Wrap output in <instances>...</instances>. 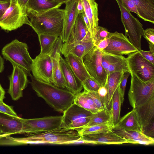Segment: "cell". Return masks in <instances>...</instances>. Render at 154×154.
<instances>
[{
	"instance_id": "1",
	"label": "cell",
	"mask_w": 154,
	"mask_h": 154,
	"mask_svg": "<svg viewBox=\"0 0 154 154\" xmlns=\"http://www.w3.org/2000/svg\"><path fill=\"white\" fill-rule=\"evenodd\" d=\"M81 142V136L77 131L60 127L43 133L29 134L23 138L10 136L2 140L4 145H18L38 143L66 144Z\"/></svg>"
},
{
	"instance_id": "2",
	"label": "cell",
	"mask_w": 154,
	"mask_h": 154,
	"mask_svg": "<svg viewBox=\"0 0 154 154\" xmlns=\"http://www.w3.org/2000/svg\"><path fill=\"white\" fill-rule=\"evenodd\" d=\"M30 84L37 95L55 111L63 112L74 103L75 94L52 84L39 81L31 74Z\"/></svg>"
},
{
	"instance_id": "3",
	"label": "cell",
	"mask_w": 154,
	"mask_h": 154,
	"mask_svg": "<svg viewBox=\"0 0 154 154\" xmlns=\"http://www.w3.org/2000/svg\"><path fill=\"white\" fill-rule=\"evenodd\" d=\"M30 26L37 35L44 33L61 36L63 32L64 9L59 8L38 13L26 9Z\"/></svg>"
},
{
	"instance_id": "4",
	"label": "cell",
	"mask_w": 154,
	"mask_h": 154,
	"mask_svg": "<svg viewBox=\"0 0 154 154\" xmlns=\"http://www.w3.org/2000/svg\"><path fill=\"white\" fill-rule=\"evenodd\" d=\"M2 54L13 66H17L22 69L28 75L31 74L33 59L29 55L26 43L17 39L13 40L3 47Z\"/></svg>"
},
{
	"instance_id": "5",
	"label": "cell",
	"mask_w": 154,
	"mask_h": 154,
	"mask_svg": "<svg viewBox=\"0 0 154 154\" xmlns=\"http://www.w3.org/2000/svg\"><path fill=\"white\" fill-rule=\"evenodd\" d=\"M130 88L128 95L130 103L133 109L142 105L154 96V77L144 82L131 72Z\"/></svg>"
},
{
	"instance_id": "6",
	"label": "cell",
	"mask_w": 154,
	"mask_h": 154,
	"mask_svg": "<svg viewBox=\"0 0 154 154\" xmlns=\"http://www.w3.org/2000/svg\"><path fill=\"white\" fill-rule=\"evenodd\" d=\"M24 24L30 26L26 12L23 9L17 0H10L8 7L0 17V27L4 30L11 31Z\"/></svg>"
},
{
	"instance_id": "7",
	"label": "cell",
	"mask_w": 154,
	"mask_h": 154,
	"mask_svg": "<svg viewBox=\"0 0 154 154\" xmlns=\"http://www.w3.org/2000/svg\"><path fill=\"white\" fill-rule=\"evenodd\" d=\"M116 0L120 11L125 35L128 37L131 43L140 51L141 49V40L144 30L143 25L124 7L121 0Z\"/></svg>"
},
{
	"instance_id": "8",
	"label": "cell",
	"mask_w": 154,
	"mask_h": 154,
	"mask_svg": "<svg viewBox=\"0 0 154 154\" xmlns=\"http://www.w3.org/2000/svg\"><path fill=\"white\" fill-rule=\"evenodd\" d=\"M103 53L94 46L83 58L85 66L91 76L101 86L106 85L107 78L102 64Z\"/></svg>"
},
{
	"instance_id": "9",
	"label": "cell",
	"mask_w": 154,
	"mask_h": 154,
	"mask_svg": "<svg viewBox=\"0 0 154 154\" xmlns=\"http://www.w3.org/2000/svg\"><path fill=\"white\" fill-rule=\"evenodd\" d=\"M92 115L73 103L63 112L61 127L78 132L87 124Z\"/></svg>"
},
{
	"instance_id": "10",
	"label": "cell",
	"mask_w": 154,
	"mask_h": 154,
	"mask_svg": "<svg viewBox=\"0 0 154 154\" xmlns=\"http://www.w3.org/2000/svg\"><path fill=\"white\" fill-rule=\"evenodd\" d=\"M126 59L130 73L144 82L154 77V64L144 58L139 51L130 54Z\"/></svg>"
},
{
	"instance_id": "11",
	"label": "cell",
	"mask_w": 154,
	"mask_h": 154,
	"mask_svg": "<svg viewBox=\"0 0 154 154\" xmlns=\"http://www.w3.org/2000/svg\"><path fill=\"white\" fill-rule=\"evenodd\" d=\"M53 58L50 54L40 53L33 59L31 71L36 79L53 84Z\"/></svg>"
},
{
	"instance_id": "12",
	"label": "cell",
	"mask_w": 154,
	"mask_h": 154,
	"mask_svg": "<svg viewBox=\"0 0 154 154\" xmlns=\"http://www.w3.org/2000/svg\"><path fill=\"white\" fill-rule=\"evenodd\" d=\"M62 116L20 120L26 125L28 134H38L51 131L61 127Z\"/></svg>"
},
{
	"instance_id": "13",
	"label": "cell",
	"mask_w": 154,
	"mask_h": 154,
	"mask_svg": "<svg viewBox=\"0 0 154 154\" xmlns=\"http://www.w3.org/2000/svg\"><path fill=\"white\" fill-rule=\"evenodd\" d=\"M138 51L126 35L117 31L112 33L108 46L102 51L105 53L121 56H128Z\"/></svg>"
},
{
	"instance_id": "14",
	"label": "cell",
	"mask_w": 154,
	"mask_h": 154,
	"mask_svg": "<svg viewBox=\"0 0 154 154\" xmlns=\"http://www.w3.org/2000/svg\"><path fill=\"white\" fill-rule=\"evenodd\" d=\"M12 73L9 76V86L8 93L14 100L19 99L23 96V91L28 82L26 72L19 67L14 66Z\"/></svg>"
},
{
	"instance_id": "15",
	"label": "cell",
	"mask_w": 154,
	"mask_h": 154,
	"mask_svg": "<svg viewBox=\"0 0 154 154\" xmlns=\"http://www.w3.org/2000/svg\"><path fill=\"white\" fill-rule=\"evenodd\" d=\"M82 142L86 144H121L128 143L127 140L114 132L112 130L95 134L81 136Z\"/></svg>"
},
{
	"instance_id": "16",
	"label": "cell",
	"mask_w": 154,
	"mask_h": 154,
	"mask_svg": "<svg viewBox=\"0 0 154 154\" xmlns=\"http://www.w3.org/2000/svg\"><path fill=\"white\" fill-rule=\"evenodd\" d=\"M102 64L107 75L116 72L130 73L126 58L123 56L114 55L104 52L102 58Z\"/></svg>"
},
{
	"instance_id": "17",
	"label": "cell",
	"mask_w": 154,
	"mask_h": 154,
	"mask_svg": "<svg viewBox=\"0 0 154 154\" xmlns=\"http://www.w3.org/2000/svg\"><path fill=\"white\" fill-rule=\"evenodd\" d=\"M0 129L4 134H27L26 125L19 119L0 112Z\"/></svg>"
},
{
	"instance_id": "18",
	"label": "cell",
	"mask_w": 154,
	"mask_h": 154,
	"mask_svg": "<svg viewBox=\"0 0 154 154\" xmlns=\"http://www.w3.org/2000/svg\"><path fill=\"white\" fill-rule=\"evenodd\" d=\"M78 0H70L65 3V16L61 36L63 42L68 40L78 14L77 10Z\"/></svg>"
},
{
	"instance_id": "19",
	"label": "cell",
	"mask_w": 154,
	"mask_h": 154,
	"mask_svg": "<svg viewBox=\"0 0 154 154\" xmlns=\"http://www.w3.org/2000/svg\"><path fill=\"white\" fill-rule=\"evenodd\" d=\"M112 131L120 136L126 139L128 143L149 145L154 143V138L147 137L141 132L124 129L115 126Z\"/></svg>"
},
{
	"instance_id": "20",
	"label": "cell",
	"mask_w": 154,
	"mask_h": 154,
	"mask_svg": "<svg viewBox=\"0 0 154 154\" xmlns=\"http://www.w3.org/2000/svg\"><path fill=\"white\" fill-rule=\"evenodd\" d=\"M136 112L141 130L149 122L154 121V96L144 104L133 109Z\"/></svg>"
},
{
	"instance_id": "21",
	"label": "cell",
	"mask_w": 154,
	"mask_h": 154,
	"mask_svg": "<svg viewBox=\"0 0 154 154\" xmlns=\"http://www.w3.org/2000/svg\"><path fill=\"white\" fill-rule=\"evenodd\" d=\"M94 46L92 40H85L80 42L63 44L61 53L65 57L69 54L83 58Z\"/></svg>"
},
{
	"instance_id": "22",
	"label": "cell",
	"mask_w": 154,
	"mask_h": 154,
	"mask_svg": "<svg viewBox=\"0 0 154 154\" xmlns=\"http://www.w3.org/2000/svg\"><path fill=\"white\" fill-rule=\"evenodd\" d=\"M84 13L90 24L91 37L93 42L99 26L98 4L95 0H82Z\"/></svg>"
},
{
	"instance_id": "23",
	"label": "cell",
	"mask_w": 154,
	"mask_h": 154,
	"mask_svg": "<svg viewBox=\"0 0 154 154\" xmlns=\"http://www.w3.org/2000/svg\"><path fill=\"white\" fill-rule=\"evenodd\" d=\"M92 40L91 34L84 22L82 14H78L72 29L68 41L66 42L71 44L83 40Z\"/></svg>"
},
{
	"instance_id": "24",
	"label": "cell",
	"mask_w": 154,
	"mask_h": 154,
	"mask_svg": "<svg viewBox=\"0 0 154 154\" xmlns=\"http://www.w3.org/2000/svg\"><path fill=\"white\" fill-rule=\"evenodd\" d=\"M60 63L66 83V89L75 94L80 92L83 88L81 83L76 77L65 59L61 56Z\"/></svg>"
},
{
	"instance_id": "25",
	"label": "cell",
	"mask_w": 154,
	"mask_h": 154,
	"mask_svg": "<svg viewBox=\"0 0 154 154\" xmlns=\"http://www.w3.org/2000/svg\"><path fill=\"white\" fill-rule=\"evenodd\" d=\"M65 57L67 64L81 83L91 77L85 66L83 58L71 54H68Z\"/></svg>"
},
{
	"instance_id": "26",
	"label": "cell",
	"mask_w": 154,
	"mask_h": 154,
	"mask_svg": "<svg viewBox=\"0 0 154 154\" xmlns=\"http://www.w3.org/2000/svg\"><path fill=\"white\" fill-rule=\"evenodd\" d=\"M138 17L145 21L154 23V0H132Z\"/></svg>"
},
{
	"instance_id": "27",
	"label": "cell",
	"mask_w": 154,
	"mask_h": 154,
	"mask_svg": "<svg viewBox=\"0 0 154 154\" xmlns=\"http://www.w3.org/2000/svg\"><path fill=\"white\" fill-rule=\"evenodd\" d=\"M61 54L60 52L56 51L53 52L51 54L53 62V84L58 87L66 89V83L60 63Z\"/></svg>"
},
{
	"instance_id": "28",
	"label": "cell",
	"mask_w": 154,
	"mask_h": 154,
	"mask_svg": "<svg viewBox=\"0 0 154 154\" xmlns=\"http://www.w3.org/2000/svg\"><path fill=\"white\" fill-rule=\"evenodd\" d=\"M62 4L54 0H29L26 8L40 13L59 8Z\"/></svg>"
},
{
	"instance_id": "29",
	"label": "cell",
	"mask_w": 154,
	"mask_h": 154,
	"mask_svg": "<svg viewBox=\"0 0 154 154\" xmlns=\"http://www.w3.org/2000/svg\"><path fill=\"white\" fill-rule=\"evenodd\" d=\"M73 103L90 111L92 114L100 111L97 107L87 91L85 90L82 92L75 94Z\"/></svg>"
},
{
	"instance_id": "30",
	"label": "cell",
	"mask_w": 154,
	"mask_h": 154,
	"mask_svg": "<svg viewBox=\"0 0 154 154\" xmlns=\"http://www.w3.org/2000/svg\"><path fill=\"white\" fill-rule=\"evenodd\" d=\"M116 126L127 130L141 132L134 109L120 119Z\"/></svg>"
},
{
	"instance_id": "31",
	"label": "cell",
	"mask_w": 154,
	"mask_h": 154,
	"mask_svg": "<svg viewBox=\"0 0 154 154\" xmlns=\"http://www.w3.org/2000/svg\"><path fill=\"white\" fill-rule=\"evenodd\" d=\"M120 82L115 91L111 100L110 109L111 120L114 127L117 125L120 119L122 104L120 92Z\"/></svg>"
},
{
	"instance_id": "32",
	"label": "cell",
	"mask_w": 154,
	"mask_h": 154,
	"mask_svg": "<svg viewBox=\"0 0 154 154\" xmlns=\"http://www.w3.org/2000/svg\"><path fill=\"white\" fill-rule=\"evenodd\" d=\"M124 73L122 72H116L107 75L106 84L108 91L107 103L108 107L110 109L112 96L123 79Z\"/></svg>"
},
{
	"instance_id": "33",
	"label": "cell",
	"mask_w": 154,
	"mask_h": 154,
	"mask_svg": "<svg viewBox=\"0 0 154 154\" xmlns=\"http://www.w3.org/2000/svg\"><path fill=\"white\" fill-rule=\"evenodd\" d=\"M38 35L41 46L40 53L44 54H50L59 36L44 33L40 34Z\"/></svg>"
},
{
	"instance_id": "34",
	"label": "cell",
	"mask_w": 154,
	"mask_h": 154,
	"mask_svg": "<svg viewBox=\"0 0 154 154\" xmlns=\"http://www.w3.org/2000/svg\"><path fill=\"white\" fill-rule=\"evenodd\" d=\"M114 128L111 121L89 127H85L78 132L81 135L98 134L112 131Z\"/></svg>"
},
{
	"instance_id": "35",
	"label": "cell",
	"mask_w": 154,
	"mask_h": 154,
	"mask_svg": "<svg viewBox=\"0 0 154 154\" xmlns=\"http://www.w3.org/2000/svg\"><path fill=\"white\" fill-rule=\"evenodd\" d=\"M109 121H111L110 115L106 113L103 110L100 111L92 114L89 121L85 127L100 124Z\"/></svg>"
},
{
	"instance_id": "36",
	"label": "cell",
	"mask_w": 154,
	"mask_h": 154,
	"mask_svg": "<svg viewBox=\"0 0 154 154\" xmlns=\"http://www.w3.org/2000/svg\"><path fill=\"white\" fill-rule=\"evenodd\" d=\"M112 34L106 28L99 26L93 41L94 46H96L100 42L104 39L109 38Z\"/></svg>"
},
{
	"instance_id": "37",
	"label": "cell",
	"mask_w": 154,
	"mask_h": 154,
	"mask_svg": "<svg viewBox=\"0 0 154 154\" xmlns=\"http://www.w3.org/2000/svg\"><path fill=\"white\" fill-rule=\"evenodd\" d=\"M97 92L103 106L104 111L106 113L110 115V109L107 105L108 91L106 85L105 86H100L97 91Z\"/></svg>"
},
{
	"instance_id": "38",
	"label": "cell",
	"mask_w": 154,
	"mask_h": 154,
	"mask_svg": "<svg viewBox=\"0 0 154 154\" xmlns=\"http://www.w3.org/2000/svg\"><path fill=\"white\" fill-rule=\"evenodd\" d=\"M81 83L84 90L87 91H97L101 86L91 77L87 78Z\"/></svg>"
},
{
	"instance_id": "39",
	"label": "cell",
	"mask_w": 154,
	"mask_h": 154,
	"mask_svg": "<svg viewBox=\"0 0 154 154\" xmlns=\"http://www.w3.org/2000/svg\"><path fill=\"white\" fill-rule=\"evenodd\" d=\"M88 94L92 98L94 103L100 110H103L104 109L100 99V97L98 95L97 91H87Z\"/></svg>"
},
{
	"instance_id": "40",
	"label": "cell",
	"mask_w": 154,
	"mask_h": 154,
	"mask_svg": "<svg viewBox=\"0 0 154 154\" xmlns=\"http://www.w3.org/2000/svg\"><path fill=\"white\" fill-rule=\"evenodd\" d=\"M130 74V73L129 72L125 73L123 79L120 83V92L122 104L123 103L124 101V97L127 82L128 79Z\"/></svg>"
},
{
	"instance_id": "41",
	"label": "cell",
	"mask_w": 154,
	"mask_h": 154,
	"mask_svg": "<svg viewBox=\"0 0 154 154\" xmlns=\"http://www.w3.org/2000/svg\"><path fill=\"white\" fill-rule=\"evenodd\" d=\"M0 112L14 117H18L12 107L6 104L3 101H0Z\"/></svg>"
},
{
	"instance_id": "42",
	"label": "cell",
	"mask_w": 154,
	"mask_h": 154,
	"mask_svg": "<svg viewBox=\"0 0 154 154\" xmlns=\"http://www.w3.org/2000/svg\"><path fill=\"white\" fill-rule=\"evenodd\" d=\"M142 36L149 44L154 45V29L150 28L144 30Z\"/></svg>"
},
{
	"instance_id": "43",
	"label": "cell",
	"mask_w": 154,
	"mask_h": 154,
	"mask_svg": "<svg viewBox=\"0 0 154 154\" xmlns=\"http://www.w3.org/2000/svg\"><path fill=\"white\" fill-rule=\"evenodd\" d=\"M142 132L147 137L154 138V121L145 126L142 129Z\"/></svg>"
},
{
	"instance_id": "44",
	"label": "cell",
	"mask_w": 154,
	"mask_h": 154,
	"mask_svg": "<svg viewBox=\"0 0 154 154\" xmlns=\"http://www.w3.org/2000/svg\"><path fill=\"white\" fill-rule=\"evenodd\" d=\"M123 6L130 12H132L137 14L138 16L135 6L132 0H121Z\"/></svg>"
},
{
	"instance_id": "45",
	"label": "cell",
	"mask_w": 154,
	"mask_h": 154,
	"mask_svg": "<svg viewBox=\"0 0 154 154\" xmlns=\"http://www.w3.org/2000/svg\"><path fill=\"white\" fill-rule=\"evenodd\" d=\"M139 51L144 58L154 64V51L150 50L146 51L142 49Z\"/></svg>"
},
{
	"instance_id": "46",
	"label": "cell",
	"mask_w": 154,
	"mask_h": 154,
	"mask_svg": "<svg viewBox=\"0 0 154 154\" xmlns=\"http://www.w3.org/2000/svg\"><path fill=\"white\" fill-rule=\"evenodd\" d=\"M109 42V38H105L100 42L96 47L100 51H102L108 46Z\"/></svg>"
},
{
	"instance_id": "47",
	"label": "cell",
	"mask_w": 154,
	"mask_h": 154,
	"mask_svg": "<svg viewBox=\"0 0 154 154\" xmlns=\"http://www.w3.org/2000/svg\"><path fill=\"white\" fill-rule=\"evenodd\" d=\"M77 10L78 14H82L84 11L83 4L82 0H78L77 4Z\"/></svg>"
},
{
	"instance_id": "48",
	"label": "cell",
	"mask_w": 154,
	"mask_h": 154,
	"mask_svg": "<svg viewBox=\"0 0 154 154\" xmlns=\"http://www.w3.org/2000/svg\"><path fill=\"white\" fill-rule=\"evenodd\" d=\"M23 9L26 12V6L29 0H17Z\"/></svg>"
},
{
	"instance_id": "49",
	"label": "cell",
	"mask_w": 154,
	"mask_h": 154,
	"mask_svg": "<svg viewBox=\"0 0 154 154\" xmlns=\"http://www.w3.org/2000/svg\"><path fill=\"white\" fill-rule=\"evenodd\" d=\"M10 2L6 3H0V11L3 13L8 7Z\"/></svg>"
},
{
	"instance_id": "50",
	"label": "cell",
	"mask_w": 154,
	"mask_h": 154,
	"mask_svg": "<svg viewBox=\"0 0 154 154\" xmlns=\"http://www.w3.org/2000/svg\"><path fill=\"white\" fill-rule=\"evenodd\" d=\"M84 22L85 24L88 29V31L90 32V26L89 21L86 16L84 12L82 14Z\"/></svg>"
},
{
	"instance_id": "51",
	"label": "cell",
	"mask_w": 154,
	"mask_h": 154,
	"mask_svg": "<svg viewBox=\"0 0 154 154\" xmlns=\"http://www.w3.org/2000/svg\"><path fill=\"white\" fill-rule=\"evenodd\" d=\"M5 91L0 84V101H3L5 98Z\"/></svg>"
},
{
	"instance_id": "52",
	"label": "cell",
	"mask_w": 154,
	"mask_h": 154,
	"mask_svg": "<svg viewBox=\"0 0 154 154\" xmlns=\"http://www.w3.org/2000/svg\"><path fill=\"white\" fill-rule=\"evenodd\" d=\"M4 67V60L0 55V73L3 72Z\"/></svg>"
},
{
	"instance_id": "53",
	"label": "cell",
	"mask_w": 154,
	"mask_h": 154,
	"mask_svg": "<svg viewBox=\"0 0 154 154\" xmlns=\"http://www.w3.org/2000/svg\"><path fill=\"white\" fill-rule=\"evenodd\" d=\"M54 1L58 2L60 3H61L62 4H65V3L70 0H54Z\"/></svg>"
},
{
	"instance_id": "54",
	"label": "cell",
	"mask_w": 154,
	"mask_h": 154,
	"mask_svg": "<svg viewBox=\"0 0 154 154\" xmlns=\"http://www.w3.org/2000/svg\"><path fill=\"white\" fill-rule=\"evenodd\" d=\"M9 2L8 0H0V3H6Z\"/></svg>"
},
{
	"instance_id": "55",
	"label": "cell",
	"mask_w": 154,
	"mask_h": 154,
	"mask_svg": "<svg viewBox=\"0 0 154 154\" xmlns=\"http://www.w3.org/2000/svg\"><path fill=\"white\" fill-rule=\"evenodd\" d=\"M3 14V13L2 12L0 11V17L2 16Z\"/></svg>"
},
{
	"instance_id": "56",
	"label": "cell",
	"mask_w": 154,
	"mask_h": 154,
	"mask_svg": "<svg viewBox=\"0 0 154 154\" xmlns=\"http://www.w3.org/2000/svg\"><path fill=\"white\" fill-rule=\"evenodd\" d=\"M4 134L2 131L0 129V135Z\"/></svg>"
},
{
	"instance_id": "57",
	"label": "cell",
	"mask_w": 154,
	"mask_h": 154,
	"mask_svg": "<svg viewBox=\"0 0 154 154\" xmlns=\"http://www.w3.org/2000/svg\"><path fill=\"white\" fill-rule=\"evenodd\" d=\"M8 0V1H10V0Z\"/></svg>"
}]
</instances>
